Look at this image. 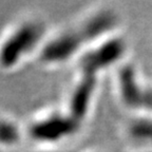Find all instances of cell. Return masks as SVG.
I'll list each match as a JSON object with an SVG mask.
<instances>
[{
  "mask_svg": "<svg viewBox=\"0 0 152 152\" xmlns=\"http://www.w3.org/2000/svg\"><path fill=\"white\" fill-rule=\"evenodd\" d=\"M79 125L71 114L50 113L34 121L30 125L28 134L38 142L53 144L73 135Z\"/></svg>",
  "mask_w": 152,
  "mask_h": 152,
  "instance_id": "3957f363",
  "label": "cell"
},
{
  "mask_svg": "<svg viewBox=\"0 0 152 152\" xmlns=\"http://www.w3.org/2000/svg\"><path fill=\"white\" fill-rule=\"evenodd\" d=\"M128 136L132 142L146 148H152V115L136 117L127 128Z\"/></svg>",
  "mask_w": 152,
  "mask_h": 152,
  "instance_id": "8992f818",
  "label": "cell"
},
{
  "mask_svg": "<svg viewBox=\"0 0 152 152\" xmlns=\"http://www.w3.org/2000/svg\"><path fill=\"white\" fill-rule=\"evenodd\" d=\"M126 50L121 38L110 37L98 42L92 51H88L79 61L80 74L97 77L98 73L117 62Z\"/></svg>",
  "mask_w": 152,
  "mask_h": 152,
  "instance_id": "277c9868",
  "label": "cell"
},
{
  "mask_svg": "<svg viewBox=\"0 0 152 152\" xmlns=\"http://www.w3.org/2000/svg\"><path fill=\"white\" fill-rule=\"evenodd\" d=\"M117 24V17L104 10L89 16L78 26L57 34L50 40L43 42L39 53V59L47 66L64 64L75 56L90 43L98 42L111 35Z\"/></svg>",
  "mask_w": 152,
  "mask_h": 152,
  "instance_id": "6da1fadb",
  "label": "cell"
},
{
  "mask_svg": "<svg viewBox=\"0 0 152 152\" xmlns=\"http://www.w3.org/2000/svg\"><path fill=\"white\" fill-rule=\"evenodd\" d=\"M95 76L81 74L80 79L75 83L69 99V114L80 123L90 111L94 93L96 90Z\"/></svg>",
  "mask_w": 152,
  "mask_h": 152,
  "instance_id": "5b68a950",
  "label": "cell"
},
{
  "mask_svg": "<svg viewBox=\"0 0 152 152\" xmlns=\"http://www.w3.org/2000/svg\"><path fill=\"white\" fill-rule=\"evenodd\" d=\"M20 138L18 127L13 121L1 119L0 121V145H14Z\"/></svg>",
  "mask_w": 152,
  "mask_h": 152,
  "instance_id": "52a82bcc",
  "label": "cell"
},
{
  "mask_svg": "<svg viewBox=\"0 0 152 152\" xmlns=\"http://www.w3.org/2000/svg\"><path fill=\"white\" fill-rule=\"evenodd\" d=\"M45 26L37 20H26L15 26L0 43V66L12 70L41 45Z\"/></svg>",
  "mask_w": 152,
  "mask_h": 152,
  "instance_id": "7a4b0ae2",
  "label": "cell"
}]
</instances>
